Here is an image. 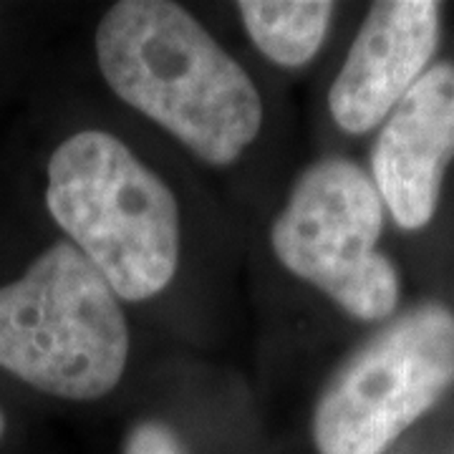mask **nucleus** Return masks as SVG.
<instances>
[{"label":"nucleus","instance_id":"obj_1","mask_svg":"<svg viewBox=\"0 0 454 454\" xmlns=\"http://www.w3.org/2000/svg\"><path fill=\"white\" fill-rule=\"evenodd\" d=\"M97 59L116 97L207 164H232L255 142L262 124L255 83L177 3L112 5L97 28Z\"/></svg>","mask_w":454,"mask_h":454},{"label":"nucleus","instance_id":"obj_2","mask_svg":"<svg viewBox=\"0 0 454 454\" xmlns=\"http://www.w3.org/2000/svg\"><path fill=\"white\" fill-rule=\"evenodd\" d=\"M46 205L119 298L145 301L175 278L177 200L112 134L79 131L53 152Z\"/></svg>","mask_w":454,"mask_h":454},{"label":"nucleus","instance_id":"obj_3","mask_svg":"<svg viewBox=\"0 0 454 454\" xmlns=\"http://www.w3.org/2000/svg\"><path fill=\"white\" fill-rule=\"evenodd\" d=\"M129 328L119 295L79 247L56 243L0 288V369L51 396L91 402L119 384Z\"/></svg>","mask_w":454,"mask_h":454},{"label":"nucleus","instance_id":"obj_4","mask_svg":"<svg viewBox=\"0 0 454 454\" xmlns=\"http://www.w3.org/2000/svg\"><path fill=\"white\" fill-rule=\"evenodd\" d=\"M454 387V310L396 316L340 366L313 414L318 454H384Z\"/></svg>","mask_w":454,"mask_h":454},{"label":"nucleus","instance_id":"obj_5","mask_svg":"<svg viewBox=\"0 0 454 454\" xmlns=\"http://www.w3.org/2000/svg\"><path fill=\"white\" fill-rule=\"evenodd\" d=\"M384 210L372 175L331 157L295 182L270 243L293 276L324 291L358 321H379L399 303V273L379 253Z\"/></svg>","mask_w":454,"mask_h":454},{"label":"nucleus","instance_id":"obj_6","mask_svg":"<svg viewBox=\"0 0 454 454\" xmlns=\"http://www.w3.org/2000/svg\"><path fill=\"white\" fill-rule=\"evenodd\" d=\"M442 5L434 0L373 3L328 91L333 121L348 134L384 124L422 79L439 46Z\"/></svg>","mask_w":454,"mask_h":454},{"label":"nucleus","instance_id":"obj_7","mask_svg":"<svg viewBox=\"0 0 454 454\" xmlns=\"http://www.w3.org/2000/svg\"><path fill=\"white\" fill-rule=\"evenodd\" d=\"M452 160L454 66L437 64L406 91L373 145L372 179L396 225H429Z\"/></svg>","mask_w":454,"mask_h":454},{"label":"nucleus","instance_id":"obj_8","mask_svg":"<svg viewBox=\"0 0 454 454\" xmlns=\"http://www.w3.org/2000/svg\"><path fill=\"white\" fill-rule=\"evenodd\" d=\"M238 11L250 38L286 68L309 64L324 43L333 3L328 0H243Z\"/></svg>","mask_w":454,"mask_h":454},{"label":"nucleus","instance_id":"obj_9","mask_svg":"<svg viewBox=\"0 0 454 454\" xmlns=\"http://www.w3.org/2000/svg\"><path fill=\"white\" fill-rule=\"evenodd\" d=\"M124 454H184V450L169 427L162 422H142L129 432Z\"/></svg>","mask_w":454,"mask_h":454},{"label":"nucleus","instance_id":"obj_10","mask_svg":"<svg viewBox=\"0 0 454 454\" xmlns=\"http://www.w3.org/2000/svg\"><path fill=\"white\" fill-rule=\"evenodd\" d=\"M5 434V417H3V409H0V439Z\"/></svg>","mask_w":454,"mask_h":454}]
</instances>
